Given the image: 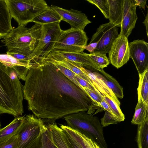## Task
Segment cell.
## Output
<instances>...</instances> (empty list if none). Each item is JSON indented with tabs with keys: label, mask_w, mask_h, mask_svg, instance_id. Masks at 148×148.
Listing matches in <instances>:
<instances>
[{
	"label": "cell",
	"mask_w": 148,
	"mask_h": 148,
	"mask_svg": "<svg viewBox=\"0 0 148 148\" xmlns=\"http://www.w3.org/2000/svg\"><path fill=\"white\" fill-rule=\"evenodd\" d=\"M23 85L14 71L0 62V114L22 115Z\"/></svg>",
	"instance_id": "2"
},
{
	"label": "cell",
	"mask_w": 148,
	"mask_h": 148,
	"mask_svg": "<svg viewBox=\"0 0 148 148\" xmlns=\"http://www.w3.org/2000/svg\"><path fill=\"white\" fill-rule=\"evenodd\" d=\"M120 122L115 116L108 111L105 110L104 116L101 119V123L102 127H105L113 124Z\"/></svg>",
	"instance_id": "32"
},
{
	"label": "cell",
	"mask_w": 148,
	"mask_h": 148,
	"mask_svg": "<svg viewBox=\"0 0 148 148\" xmlns=\"http://www.w3.org/2000/svg\"><path fill=\"white\" fill-rule=\"evenodd\" d=\"M88 2L96 5L100 10L104 17L108 19L109 5L108 0H86Z\"/></svg>",
	"instance_id": "31"
},
{
	"label": "cell",
	"mask_w": 148,
	"mask_h": 148,
	"mask_svg": "<svg viewBox=\"0 0 148 148\" xmlns=\"http://www.w3.org/2000/svg\"><path fill=\"white\" fill-rule=\"evenodd\" d=\"M23 86V97L34 115L54 123L68 115L99 106L83 89L76 86L49 60L34 62Z\"/></svg>",
	"instance_id": "1"
},
{
	"label": "cell",
	"mask_w": 148,
	"mask_h": 148,
	"mask_svg": "<svg viewBox=\"0 0 148 148\" xmlns=\"http://www.w3.org/2000/svg\"><path fill=\"white\" fill-rule=\"evenodd\" d=\"M45 125L41 119L34 114L24 116L16 134L18 137L17 148H29L40 135Z\"/></svg>",
	"instance_id": "8"
},
{
	"label": "cell",
	"mask_w": 148,
	"mask_h": 148,
	"mask_svg": "<svg viewBox=\"0 0 148 148\" xmlns=\"http://www.w3.org/2000/svg\"><path fill=\"white\" fill-rule=\"evenodd\" d=\"M136 7L132 0H123L120 33L127 38L134 28L138 19Z\"/></svg>",
	"instance_id": "13"
},
{
	"label": "cell",
	"mask_w": 148,
	"mask_h": 148,
	"mask_svg": "<svg viewBox=\"0 0 148 148\" xmlns=\"http://www.w3.org/2000/svg\"><path fill=\"white\" fill-rule=\"evenodd\" d=\"M99 105L100 107L103 108L105 110H107L113 114L108 103L104 99L103 96H102V100Z\"/></svg>",
	"instance_id": "37"
},
{
	"label": "cell",
	"mask_w": 148,
	"mask_h": 148,
	"mask_svg": "<svg viewBox=\"0 0 148 148\" xmlns=\"http://www.w3.org/2000/svg\"><path fill=\"white\" fill-rule=\"evenodd\" d=\"M82 88L95 102L99 105V103L102 100L103 96L100 93L82 86Z\"/></svg>",
	"instance_id": "34"
},
{
	"label": "cell",
	"mask_w": 148,
	"mask_h": 148,
	"mask_svg": "<svg viewBox=\"0 0 148 148\" xmlns=\"http://www.w3.org/2000/svg\"><path fill=\"white\" fill-rule=\"evenodd\" d=\"M24 116L15 117L9 124L0 129V143L4 142L17 134L22 124Z\"/></svg>",
	"instance_id": "21"
},
{
	"label": "cell",
	"mask_w": 148,
	"mask_h": 148,
	"mask_svg": "<svg viewBox=\"0 0 148 148\" xmlns=\"http://www.w3.org/2000/svg\"><path fill=\"white\" fill-rule=\"evenodd\" d=\"M138 74V95L141 96L145 103L148 104V69L143 73Z\"/></svg>",
	"instance_id": "27"
},
{
	"label": "cell",
	"mask_w": 148,
	"mask_h": 148,
	"mask_svg": "<svg viewBox=\"0 0 148 148\" xmlns=\"http://www.w3.org/2000/svg\"><path fill=\"white\" fill-rule=\"evenodd\" d=\"M18 137L17 134L5 141L0 143V148H17Z\"/></svg>",
	"instance_id": "33"
},
{
	"label": "cell",
	"mask_w": 148,
	"mask_h": 148,
	"mask_svg": "<svg viewBox=\"0 0 148 148\" xmlns=\"http://www.w3.org/2000/svg\"><path fill=\"white\" fill-rule=\"evenodd\" d=\"M29 148H58L52 142L45 125L40 135Z\"/></svg>",
	"instance_id": "25"
},
{
	"label": "cell",
	"mask_w": 148,
	"mask_h": 148,
	"mask_svg": "<svg viewBox=\"0 0 148 148\" xmlns=\"http://www.w3.org/2000/svg\"><path fill=\"white\" fill-rule=\"evenodd\" d=\"M61 18L59 15L51 6L41 14L36 16L32 21L35 24L40 25L60 22Z\"/></svg>",
	"instance_id": "24"
},
{
	"label": "cell",
	"mask_w": 148,
	"mask_h": 148,
	"mask_svg": "<svg viewBox=\"0 0 148 148\" xmlns=\"http://www.w3.org/2000/svg\"><path fill=\"white\" fill-rule=\"evenodd\" d=\"M0 62L6 67L12 69L18 79L25 81L28 71L34 63H24L7 54H0Z\"/></svg>",
	"instance_id": "15"
},
{
	"label": "cell",
	"mask_w": 148,
	"mask_h": 148,
	"mask_svg": "<svg viewBox=\"0 0 148 148\" xmlns=\"http://www.w3.org/2000/svg\"><path fill=\"white\" fill-rule=\"evenodd\" d=\"M123 0H108L109 11V22L117 27H120L123 12Z\"/></svg>",
	"instance_id": "19"
},
{
	"label": "cell",
	"mask_w": 148,
	"mask_h": 148,
	"mask_svg": "<svg viewBox=\"0 0 148 148\" xmlns=\"http://www.w3.org/2000/svg\"><path fill=\"white\" fill-rule=\"evenodd\" d=\"M1 123L0 122V129L1 128Z\"/></svg>",
	"instance_id": "41"
},
{
	"label": "cell",
	"mask_w": 148,
	"mask_h": 148,
	"mask_svg": "<svg viewBox=\"0 0 148 148\" xmlns=\"http://www.w3.org/2000/svg\"><path fill=\"white\" fill-rule=\"evenodd\" d=\"M148 119V104L141 96L138 95V101L131 121L132 124L139 125Z\"/></svg>",
	"instance_id": "22"
},
{
	"label": "cell",
	"mask_w": 148,
	"mask_h": 148,
	"mask_svg": "<svg viewBox=\"0 0 148 148\" xmlns=\"http://www.w3.org/2000/svg\"><path fill=\"white\" fill-rule=\"evenodd\" d=\"M12 19L5 0H0V38H2L12 29Z\"/></svg>",
	"instance_id": "17"
},
{
	"label": "cell",
	"mask_w": 148,
	"mask_h": 148,
	"mask_svg": "<svg viewBox=\"0 0 148 148\" xmlns=\"http://www.w3.org/2000/svg\"><path fill=\"white\" fill-rule=\"evenodd\" d=\"M130 57L132 59L138 74L148 69V43L143 40L129 43Z\"/></svg>",
	"instance_id": "11"
},
{
	"label": "cell",
	"mask_w": 148,
	"mask_h": 148,
	"mask_svg": "<svg viewBox=\"0 0 148 148\" xmlns=\"http://www.w3.org/2000/svg\"><path fill=\"white\" fill-rule=\"evenodd\" d=\"M12 18L25 25L49 7L44 0H5Z\"/></svg>",
	"instance_id": "5"
},
{
	"label": "cell",
	"mask_w": 148,
	"mask_h": 148,
	"mask_svg": "<svg viewBox=\"0 0 148 148\" xmlns=\"http://www.w3.org/2000/svg\"><path fill=\"white\" fill-rule=\"evenodd\" d=\"M93 73L105 83L117 98H123V88L115 78L106 73L103 69Z\"/></svg>",
	"instance_id": "20"
},
{
	"label": "cell",
	"mask_w": 148,
	"mask_h": 148,
	"mask_svg": "<svg viewBox=\"0 0 148 148\" xmlns=\"http://www.w3.org/2000/svg\"><path fill=\"white\" fill-rule=\"evenodd\" d=\"M91 60L101 69H103L109 64V60L106 54L99 52H92L89 54Z\"/></svg>",
	"instance_id": "28"
},
{
	"label": "cell",
	"mask_w": 148,
	"mask_h": 148,
	"mask_svg": "<svg viewBox=\"0 0 148 148\" xmlns=\"http://www.w3.org/2000/svg\"><path fill=\"white\" fill-rule=\"evenodd\" d=\"M60 23L41 25V30L38 43L29 56L33 62L46 57L51 51L62 30Z\"/></svg>",
	"instance_id": "7"
},
{
	"label": "cell",
	"mask_w": 148,
	"mask_h": 148,
	"mask_svg": "<svg viewBox=\"0 0 148 148\" xmlns=\"http://www.w3.org/2000/svg\"><path fill=\"white\" fill-rule=\"evenodd\" d=\"M148 12L146 16L145 17V19L144 21L143 22V23L144 24L145 26L146 30V33L147 34V36L148 37Z\"/></svg>",
	"instance_id": "40"
},
{
	"label": "cell",
	"mask_w": 148,
	"mask_h": 148,
	"mask_svg": "<svg viewBox=\"0 0 148 148\" xmlns=\"http://www.w3.org/2000/svg\"><path fill=\"white\" fill-rule=\"evenodd\" d=\"M118 30V27L110 22L100 25L89 43L98 42L93 52L108 53L112 43L119 36Z\"/></svg>",
	"instance_id": "9"
},
{
	"label": "cell",
	"mask_w": 148,
	"mask_h": 148,
	"mask_svg": "<svg viewBox=\"0 0 148 148\" xmlns=\"http://www.w3.org/2000/svg\"><path fill=\"white\" fill-rule=\"evenodd\" d=\"M132 1L136 7L139 6L145 9L147 0H132Z\"/></svg>",
	"instance_id": "38"
},
{
	"label": "cell",
	"mask_w": 148,
	"mask_h": 148,
	"mask_svg": "<svg viewBox=\"0 0 148 148\" xmlns=\"http://www.w3.org/2000/svg\"><path fill=\"white\" fill-rule=\"evenodd\" d=\"M49 54L55 55L82 65L84 67L95 71L101 69L91 60L89 54L83 52L78 53H64L51 51Z\"/></svg>",
	"instance_id": "14"
},
{
	"label": "cell",
	"mask_w": 148,
	"mask_h": 148,
	"mask_svg": "<svg viewBox=\"0 0 148 148\" xmlns=\"http://www.w3.org/2000/svg\"><path fill=\"white\" fill-rule=\"evenodd\" d=\"M60 127L71 135L77 141L81 148H100L90 139L71 129L67 125H60Z\"/></svg>",
	"instance_id": "23"
},
{
	"label": "cell",
	"mask_w": 148,
	"mask_h": 148,
	"mask_svg": "<svg viewBox=\"0 0 148 148\" xmlns=\"http://www.w3.org/2000/svg\"><path fill=\"white\" fill-rule=\"evenodd\" d=\"M98 45V42H92L86 46L85 49L88 51L90 53L93 52L96 48Z\"/></svg>",
	"instance_id": "39"
},
{
	"label": "cell",
	"mask_w": 148,
	"mask_h": 148,
	"mask_svg": "<svg viewBox=\"0 0 148 148\" xmlns=\"http://www.w3.org/2000/svg\"><path fill=\"white\" fill-rule=\"evenodd\" d=\"M67 125L96 143L100 148H107L103 127L96 116L80 112L64 117Z\"/></svg>",
	"instance_id": "4"
},
{
	"label": "cell",
	"mask_w": 148,
	"mask_h": 148,
	"mask_svg": "<svg viewBox=\"0 0 148 148\" xmlns=\"http://www.w3.org/2000/svg\"><path fill=\"white\" fill-rule=\"evenodd\" d=\"M108 53L110 62L116 68L126 64L130 58L127 38L120 33L112 43Z\"/></svg>",
	"instance_id": "10"
},
{
	"label": "cell",
	"mask_w": 148,
	"mask_h": 148,
	"mask_svg": "<svg viewBox=\"0 0 148 148\" xmlns=\"http://www.w3.org/2000/svg\"><path fill=\"white\" fill-rule=\"evenodd\" d=\"M75 78L81 86L100 92L94 86L79 75L75 74Z\"/></svg>",
	"instance_id": "36"
},
{
	"label": "cell",
	"mask_w": 148,
	"mask_h": 148,
	"mask_svg": "<svg viewBox=\"0 0 148 148\" xmlns=\"http://www.w3.org/2000/svg\"><path fill=\"white\" fill-rule=\"evenodd\" d=\"M103 97L112 114L120 122L123 121L125 119V116L122 112L120 106L109 97L105 96H103Z\"/></svg>",
	"instance_id": "29"
},
{
	"label": "cell",
	"mask_w": 148,
	"mask_h": 148,
	"mask_svg": "<svg viewBox=\"0 0 148 148\" xmlns=\"http://www.w3.org/2000/svg\"><path fill=\"white\" fill-rule=\"evenodd\" d=\"M137 134L138 148H148V119L138 125Z\"/></svg>",
	"instance_id": "26"
},
{
	"label": "cell",
	"mask_w": 148,
	"mask_h": 148,
	"mask_svg": "<svg viewBox=\"0 0 148 148\" xmlns=\"http://www.w3.org/2000/svg\"><path fill=\"white\" fill-rule=\"evenodd\" d=\"M88 40L84 30L71 28L62 30L51 51L64 53L83 52Z\"/></svg>",
	"instance_id": "6"
},
{
	"label": "cell",
	"mask_w": 148,
	"mask_h": 148,
	"mask_svg": "<svg viewBox=\"0 0 148 148\" xmlns=\"http://www.w3.org/2000/svg\"><path fill=\"white\" fill-rule=\"evenodd\" d=\"M51 7L59 15L61 21L69 23L71 28L84 30L86 26L92 22L84 13L78 10L65 9L53 5Z\"/></svg>",
	"instance_id": "12"
},
{
	"label": "cell",
	"mask_w": 148,
	"mask_h": 148,
	"mask_svg": "<svg viewBox=\"0 0 148 148\" xmlns=\"http://www.w3.org/2000/svg\"><path fill=\"white\" fill-rule=\"evenodd\" d=\"M7 54L12 56L14 58L25 63L30 64L34 62L32 60L29 56L15 53L6 52Z\"/></svg>",
	"instance_id": "35"
},
{
	"label": "cell",
	"mask_w": 148,
	"mask_h": 148,
	"mask_svg": "<svg viewBox=\"0 0 148 148\" xmlns=\"http://www.w3.org/2000/svg\"><path fill=\"white\" fill-rule=\"evenodd\" d=\"M84 72L91 80L93 86L103 96L109 97L120 106L121 103L118 98L103 81L90 70L85 68Z\"/></svg>",
	"instance_id": "18"
},
{
	"label": "cell",
	"mask_w": 148,
	"mask_h": 148,
	"mask_svg": "<svg viewBox=\"0 0 148 148\" xmlns=\"http://www.w3.org/2000/svg\"><path fill=\"white\" fill-rule=\"evenodd\" d=\"M41 30V25L37 24L29 28L24 25L13 28L2 38V42L7 49L6 52L19 53L29 57L37 45Z\"/></svg>",
	"instance_id": "3"
},
{
	"label": "cell",
	"mask_w": 148,
	"mask_h": 148,
	"mask_svg": "<svg viewBox=\"0 0 148 148\" xmlns=\"http://www.w3.org/2000/svg\"><path fill=\"white\" fill-rule=\"evenodd\" d=\"M44 58L49 60L54 64L57 68L59 69L61 72L76 86L82 89L81 86L75 78V74L74 72L70 70L61 65L56 61L46 58Z\"/></svg>",
	"instance_id": "30"
},
{
	"label": "cell",
	"mask_w": 148,
	"mask_h": 148,
	"mask_svg": "<svg viewBox=\"0 0 148 148\" xmlns=\"http://www.w3.org/2000/svg\"><path fill=\"white\" fill-rule=\"evenodd\" d=\"M46 126L50 139L58 148H73L64 130L54 123Z\"/></svg>",
	"instance_id": "16"
}]
</instances>
